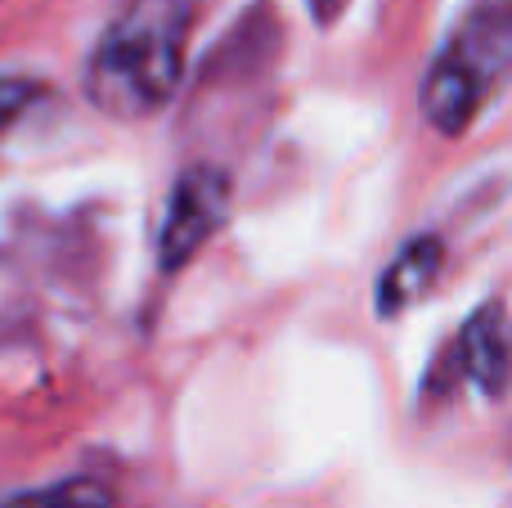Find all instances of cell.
I'll return each mask as SVG.
<instances>
[{
	"instance_id": "3",
	"label": "cell",
	"mask_w": 512,
	"mask_h": 508,
	"mask_svg": "<svg viewBox=\"0 0 512 508\" xmlns=\"http://www.w3.org/2000/svg\"><path fill=\"white\" fill-rule=\"evenodd\" d=\"M225 212H230V180L216 167L185 171L167 203V221H162V239H158L162 266L167 270L185 266V261L221 230Z\"/></svg>"
},
{
	"instance_id": "1",
	"label": "cell",
	"mask_w": 512,
	"mask_h": 508,
	"mask_svg": "<svg viewBox=\"0 0 512 508\" xmlns=\"http://www.w3.org/2000/svg\"><path fill=\"white\" fill-rule=\"evenodd\" d=\"M185 36L189 0H131L90 54V99L113 117L158 113L185 68Z\"/></svg>"
},
{
	"instance_id": "2",
	"label": "cell",
	"mask_w": 512,
	"mask_h": 508,
	"mask_svg": "<svg viewBox=\"0 0 512 508\" xmlns=\"http://www.w3.org/2000/svg\"><path fill=\"white\" fill-rule=\"evenodd\" d=\"M512 68V5H486L459 27L450 50L432 63L423 108L436 131L459 135L477 117L486 95Z\"/></svg>"
},
{
	"instance_id": "5",
	"label": "cell",
	"mask_w": 512,
	"mask_h": 508,
	"mask_svg": "<svg viewBox=\"0 0 512 508\" xmlns=\"http://www.w3.org/2000/svg\"><path fill=\"white\" fill-rule=\"evenodd\" d=\"M441 257L445 252L436 239L409 243V248L396 257V266L382 275V288H378L382 315H396V311H405V306H414L418 297L436 284V275H441Z\"/></svg>"
},
{
	"instance_id": "6",
	"label": "cell",
	"mask_w": 512,
	"mask_h": 508,
	"mask_svg": "<svg viewBox=\"0 0 512 508\" xmlns=\"http://www.w3.org/2000/svg\"><path fill=\"white\" fill-rule=\"evenodd\" d=\"M0 508H117V504L99 482L77 477V482H59V486H41V491L9 495V500H0Z\"/></svg>"
},
{
	"instance_id": "4",
	"label": "cell",
	"mask_w": 512,
	"mask_h": 508,
	"mask_svg": "<svg viewBox=\"0 0 512 508\" xmlns=\"http://www.w3.org/2000/svg\"><path fill=\"white\" fill-rule=\"evenodd\" d=\"M459 356L463 369L472 374V383H481L486 392H499L508 383V369H512V338H508V320L499 306H486L468 320L459 342Z\"/></svg>"
},
{
	"instance_id": "7",
	"label": "cell",
	"mask_w": 512,
	"mask_h": 508,
	"mask_svg": "<svg viewBox=\"0 0 512 508\" xmlns=\"http://www.w3.org/2000/svg\"><path fill=\"white\" fill-rule=\"evenodd\" d=\"M36 99V81L27 77H0V131L18 122L27 113V104Z\"/></svg>"
}]
</instances>
